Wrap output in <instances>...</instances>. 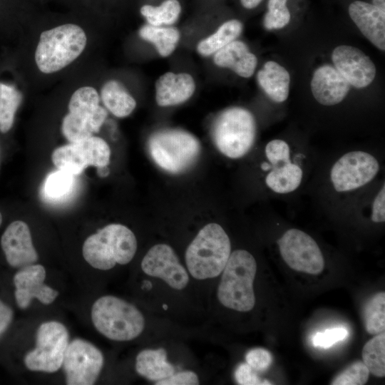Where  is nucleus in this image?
Listing matches in <instances>:
<instances>
[{
  "label": "nucleus",
  "instance_id": "nucleus-30",
  "mask_svg": "<svg viewBox=\"0 0 385 385\" xmlns=\"http://www.w3.org/2000/svg\"><path fill=\"white\" fill-rule=\"evenodd\" d=\"M21 94L14 86L0 83V131L8 132L14 123Z\"/></svg>",
  "mask_w": 385,
  "mask_h": 385
},
{
  "label": "nucleus",
  "instance_id": "nucleus-43",
  "mask_svg": "<svg viewBox=\"0 0 385 385\" xmlns=\"http://www.w3.org/2000/svg\"><path fill=\"white\" fill-rule=\"evenodd\" d=\"M373 5L382 11H385V0H372Z\"/></svg>",
  "mask_w": 385,
  "mask_h": 385
},
{
  "label": "nucleus",
  "instance_id": "nucleus-34",
  "mask_svg": "<svg viewBox=\"0 0 385 385\" xmlns=\"http://www.w3.org/2000/svg\"><path fill=\"white\" fill-rule=\"evenodd\" d=\"M369 371L363 361H357L346 367L332 381V385H362L366 383Z\"/></svg>",
  "mask_w": 385,
  "mask_h": 385
},
{
  "label": "nucleus",
  "instance_id": "nucleus-46",
  "mask_svg": "<svg viewBox=\"0 0 385 385\" xmlns=\"http://www.w3.org/2000/svg\"><path fill=\"white\" fill-rule=\"evenodd\" d=\"M163 309H164L165 310H166V309H168V307H167L166 304H163Z\"/></svg>",
  "mask_w": 385,
  "mask_h": 385
},
{
  "label": "nucleus",
  "instance_id": "nucleus-22",
  "mask_svg": "<svg viewBox=\"0 0 385 385\" xmlns=\"http://www.w3.org/2000/svg\"><path fill=\"white\" fill-rule=\"evenodd\" d=\"M258 83L267 96L276 103H282L289 96L290 76L285 68L275 61L266 62L257 75Z\"/></svg>",
  "mask_w": 385,
  "mask_h": 385
},
{
  "label": "nucleus",
  "instance_id": "nucleus-17",
  "mask_svg": "<svg viewBox=\"0 0 385 385\" xmlns=\"http://www.w3.org/2000/svg\"><path fill=\"white\" fill-rule=\"evenodd\" d=\"M1 245L8 263L12 267L21 268L38 260L30 230L23 221H14L6 227L1 236Z\"/></svg>",
  "mask_w": 385,
  "mask_h": 385
},
{
  "label": "nucleus",
  "instance_id": "nucleus-23",
  "mask_svg": "<svg viewBox=\"0 0 385 385\" xmlns=\"http://www.w3.org/2000/svg\"><path fill=\"white\" fill-rule=\"evenodd\" d=\"M135 369L140 376L154 381L165 379L175 373L163 348L141 351L136 356Z\"/></svg>",
  "mask_w": 385,
  "mask_h": 385
},
{
  "label": "nucleus",
  "instance_id": "nucleus-29",
  "mask_svg": "<svg viewBox=\"0 0 385 385\" xmlns=\"http://www.w3.org/2000/svg\"><path fill=\"white\" fill-rule=\"evenodd\" d=\"M363 362L373 375H385V334H376L365 344L362 349Z\"/></svg>",
  "mask_w": 385,
  "mask_h": 385
},
{
  "label": "nucleus",
  "instance_id": "nucleus-38",
  "mask_svg": "<svg viewBox=\"0 0 385 385\" xmlns=\"http://www.w3.org/2000/svg\"><path fill=\"white\" fill-rule=\"evenodd\" d=\"M235 378L237 384L241 385H264L272 384L269 381L262 380L248 364L238 365L235 371Z\"/></svg>",
  "mask_w": 385,
  "mask_h": 385
},
{
  "label": "nucleus",
  "instance_id": "nucleus-39",
  "mask_svg": "<svg viewBox=\"0 0 385 385\" xmlns=\"http://www.w3.org/2000/svg\"><path fill=\"white\" fill-rule=\"evenodd\" d=\"M199 379L195 373L190 371L178 372L171 376L156 381L157 385H196Z\"/></svg>",
  "mask_w": 385,
  "mask_h": 385
},
{
  "label": "nucleus",
  "instance_id": "nucleus-8",
  "mask_svg": "<svg viewBox=\"0 0 385 385\" xmlns=\"http://www.w3.org/2000/svg\"><path fill=\"white\" fill-rule=\"evenodd\" d=\"M69 113L64 117L62 132L71 143L84 140L98 133L107 117L99 106L97 91L90 86L76 90L68 103Z\"/></svg>",
  "mask_w": 385,
  "mask_h": 385
},
{
  "label": "nucleus",
  "instance_id": "nucleus-35",
  "mask_svg": "<svg viewBox=\"0 0 385 385\" xmlns=\"http://www.w3.org/2000/svg\"><path fill=\"white\" fill-rule=\"evenodd\" d=\"M289 146L282 140H272L265 148V155L272 167L290 162Z\"/></svg>",
  "mask_w": 385,
  "mask_h": 385
},
{
  "label": "nucleus",
  "instance_id": "nucleus-33",
  "mask_svg": "<svg viewBox=\"0 0 385 385\" xmlns=\"http://www.w3.org/2000/svg\"><path fill=\"white\" fill-rule=\"evenodd\" d=\"M287 0H268L267 11L263 20L265 29H279L289 23L291 14L287 6Z\"/></svg>",
  "mask_w": 385,
  "mask_h": 385
},
{
  "label": "nucleus",
  "instance_id": "nucleus-3",
  "mask_svg": "<svg viewBox=\"0 0 385 385\" xmlns=\"http://www.w3.org/2000/svg\"><path fill=\"white\" fill-rule=\"evenodd\" d=\"M136 250L133 232L125 225L111 224L89 236L83 243L82 252L91 266L108 270L116 264L130 262Z\"/></svg>",
  "mask_w": 385,
  "mask_h": 385
},
{
  "label": "nucleus",
  "instance_id": "nucleus-13",
  "mask_svg": "<svg viewBox=\"0 0 385 385\" xmlns=\"http://www.w3.org/2000/svg\"><path fill=\"white\" fill-rule=\"evenodd\" d=\"M379 169V163L372 155L352 151L344 154L333 165L331 180L337 191H350L372 180Z\"/></svg>",
  "mask_w": 385,
  "mask_h": 385
},
{
  "label": "nucleus",
  "instance_id": "nucleus-31",
  "mask_svg": "<svg viewBox=\"0 0 385 385\" xmlns=\"http://www.w3.org/2000/svg\"><path fill=\"white\" fill-rule=\"evenodd\" d=\"M365 328L370 334L376 335L385 329V293L374 295L364 309Z\"/></svg>",
  "mask_w": 385,
  "mask_h": 385
},
{
  "label": "nucleus",
  "instance_id": "nucleus-20",
  "mask_svg": "<svg viewBox=\"0 0 385 385\" xmlns=\"http://www.w3.org/2000/svg\"><path fill=\"white\" fill-rule=\"evenodd\" d=\"M195 89V83L190 74L168 72L156 81V102L160 106L178 105L189 99Z\"/></svg>",
  "mask_w": 385,
  "mask_h": 385
},
{
  "label": "nucleus",
  "instance_id": "nucleus-11",
  "mask_svg": "<svg viewBox=\"0 0 385 385\" xmlns=\"http://www.w3.org/2000/svg\"><path fill=\"white\" fill-rule=\"evenodd\" d=\"M280 254L287 265L296 271L318 274L324 267L322 252L306 232L290 229L277 241Z\"/></svg>",
  "mask_w": 385,
  "mask_h": 385
},
{
  "label": "nucleus",
  "instance_id": "nucleus-14",
  "mask_svg": "<svg viewBox=\"0 0 385 385\" xmlns=\"http://www.w3.org/2000/svg\"><path fill=\"white\" fill-rule=\"evenodd\" d=\"M141 268L146 274L163 279L175 289H184L189 282L185 268L173 248L166 244L153 246L143 257Z\"/></svg>",
  "mask_w": 385,
  "mask_h": 385
},
{
  "label": "nucleus",
  "instance_id": "nucleus-36",
  "mask_svg": "<svg viewBox=\"0 0 385 385\" xmlns=\"http://www.w3.org/2000/svg\"><path fill=\"white\" fill-rule=\"evenodd\" d=\"M349 332L344 327H336L316 333L312 338V344L316 347L327 349L338 342L344 340Z\"/></svg>",
  "mask_w": 385,
  "mask_h": 385
},
{
  "label": "nucleus",
  "instance_id": "nucleus-37",
  "mask_svg": "<svg viewBox=\"0 0 385 385\" xmlns=\"http://www.w3.org/2000/svg\"><path fill=\"white\" fill-rule=\"evenodd\" d=\"M245 359L253 369L259 371L267 370L272 362V356L270 351L265 349L257 348L250 350Z\"/></svg>",
  "mask_w": 385,
  "mask_h": 385
},
{
  "label": "nucleus",
  "instance_id": "nucleus-25",
  "mask_svg": "<svg viewBox=\"0 0 385 385\" xmlns=\"http://www.w3.org/2000/svg\"><path fill=\"white\" fill-rule=\"evenodd\" d=\"M265 182L267 185L277 193H288L295 190L301 183L302 170L291 161L272 167Z\"/></svg>",
  "mask_w": 385,
  "mask_h": 385
},
{
  "label": "nucleus",
  "instance_id": "nucleus-2",
  "mask_svg": "<svg viewBox=\"0 0 385 385\" xmlns=\"http://www.w3.org/2000/svg\"><path fill=\"white\" fill-rule=\"evenodd\" d=\"M256 271V261L249 252L237 250L230 253L217 289L220 302L238 312L252 309L255 304L253 282Z\"/></svg>",
  "mask_w": 385,
  "mask_h": 385
},
{
  "label": "nucleus",
  "instance_id": "nucleus-1",
  "mask_svg": "<svg viewBox=\"0 0 385 385\" xmlns=\"http://www.w3.org/2000/svg\"><path fill=\"white\" fill-rule=\"evenodd\" d=\"M228 235L217 223L204 226L185 252L190 274L197 279L214 278L222 272L230 255Z\"/></svg>",
  "mask_w": 385,
  "mask_h": 385
},
{
  "label": "nucleus",
  "instance_id": "nucleus-47",
  "mask_svg": "<svg viewBox=\"0 0 385 385\" xmlns=\"http://www.w3.org/2000/svg\"><path fill=\"white\" fill-rule=\"evenodd\" d=\"M1 222H2V216H1V214L0 212V225L1 224Z\"/></svg>",
  "mask_w": 385,
  "mask_h": 385
},
{
  "label": "nucleus",
  "instance_id": "nucleus-40",
  "mask_svg": "<svg viewBox=\"0 0 385 385\" xmlns=\"http://www.w3.org/2000/svg\"><path fill=\"white\" fill-rule=\"evenodd\" d=\"M385 188L384 185L375 197L372 205L371 220L374 222L385 220Z\"/></svg>",
  "mask_w": 385,
  "mask_h": 385
},
{
  "label": "nucleus",
  "instance_id": "nucleus-21",
  "mask_svg": "<svg viewBox=\"0 0 385 385\" xmlns=\"http://www.w3.org/2000/svg\"><path fill=\"white\" fill-rule=\"evenodd\" d=\"M214 63L219 67L228 68L241 77L249 78L255 71L257 59L241 41L235 40L217 51Z\"/></svg>",
  "mask_w": 385,
  "mask_h": 385
},
{
  "label": "nucleus",
  "instance_id": "nucleus-42",
  "mask_svg": "<svg viewBox=\"0 0 385 385\" xmlns=\"http://www.w3.org/2000/svg\"><path fill=\"white\" fill-rule=\"evenodd\" d=\"M243 7L247 9H252L257 7L262 0H240Z\"/></svg>",
  "mask_w": 385,
  "mask_h": 385
},
{
  "label": "nucleus",
  "instance_id": "nucleus-44",
  "mask_svg": "<svg viewBox=\"0 0 385 385\" xmlns=\"http://www.w3.org/2000/svg\"><path fill=\"white\" fill-rule=\"evenodd\" d=\"M98 173L100 176H106L108 174L109 170L106 168V166L100 167V168H98Z\"/></svg>",
  "mask_w": 385,
  "mask_h": 385
},
{
  "label": "nucleus",
  "instance_id": "nucleus-45",
  "mask_svg": "<svg viewBox=\"0 0 385 385\" xmlns=\"http://www.w3.org/2000/svg\"><path fill=\"white\" fill-rule=\"evenodd\" d=\"M143 288L145 287L147 289H150L152 287V284L149 281H144Z\"/></svg>",
  "mask_w": 385,
  "mask_h": 385
},
{
  "label": "nucleus",
  "instance_id": "nucleus-41",
  "mask_svg": "<svg viewBox=\"0 0 385 385\" xmlns=\"http://www.w3.org/2000/svg\"><path fill=\"white\" fill-rule=\"evenodd\" d=\"M13 317V312L10 307L0 300V335L4 332Z\"/></svg>",
  "mask_w": 385,
  "mask_h": 385
},
{
  "label": "nucleus",
  "instance_id": "nucleus-24",
  "mask_svg": "<svg viewBox=\"0 0 385 385\" xmlns=\"http://www.w3.org/2000/svg\"><path fill=\"white\" fill-rule=\"evenodd\" d=\"M101 97L106 108L116 117L128 116L136 106L135 99L116 81H109L103 85Z\"/></svg>",
  "mask_w": 385,
  "mask_h": 385
},
{
  "label": "nucleus",
  "instance_id": "nucleus-5",
  "mask_svg": "<svg viewBox=\"0 0 385 385\" xmlns=\"http://www.w3.org/2000/svg\"><path fill=\"white\" fill-rule=\"evenodd\" d=\"M91 318L104 337L124 342L138 337L145 327L142 313L132 304L114 296H103L93 304Z\"/></svg>",
  "mask_w": 385,
  "mask_h": 385
},
{
  "label": "nucleus",
  "instance_id": "nucleus-12",
  "mask_svg": "<svg viewBox=\"0 0 385 385\" xmlns=\"http://www.w3.org/2000/svg\"><path fill=\"white\" fill-rule=\"evenodd\" d=\"M101 351L91 343L76 339L68 343L63 368L68 385H91L98 379L103 365Z\"/></svg>",
  "mask_w": 385,
  "mask_h": 385
},
{
  "label": "nucleus",
  "instance_id": "nucleus-9",
  "mask_svg": "<svg viewBox=\"0 0 385 385\" xmlns=\"http://www.w3.org/2000/svg\"><path fill=\"white\" fill-rule=\"evenodd\" d=\"M68 338V332L61 323H43L37 331L36 348L24 358L26 366L31 371H58L62 366Z\"/></svg>",
  "mask_w": 385,
  "mask_h": 385
},
{
  "label": "nucleus",
  "instance_id": "nucleus-18",
  "mask_svg": "<svg viewBox=\"0 0 385 385\" xmlns=\"http://www.w3.org/2000/svg\"><path fill=\"white\" fill-rule=\"evenodd\" d=\"M350 18L362 34L376 47L385 50V11L371 3L356 0L348 7Z\"/></svg>",
  "mask_w": 385,
  "mask_h": 385
},
{
  "label": "nucleus",
  "instance_id": "nucleus-15",
  "mask_svg": "<svg viewBox=\"0 0 385 385\" xmlns=\"http://www.w3.org/2000/svg\"><path fill=\"white\" fill-rule=\"evenodd\" d=\"M334 68L356 88L368 86L374 81L376 69L371 58L359 48L341 45L332 51Z\"/></svg>",
  "mask_w": 385,
  "mask_h": 385
},
{
  "label": "nucleus",
  "instance_id": "nucleus-28",
  "mask_svg": "<svg viewBox=\"0 0 385 385\" xmlns=\"http://www.w3.org/2000/svg\"><path fill=\"white\" fill-rule=\"evenodd\" d=\"M181 6L178 0H165L160 6L144 5L140 13L148 24L156 26H170L179 18Z\"/></svg>",
  "mask_w": 385,
  "mask_h": 385
},
{
  "label": "nucleus",
  "instance_id": "nucleus-6",
  "mask_svg": "<svg viewBox=\"0 0 385 385\" xmlns=\"http://www.w3.org/2000/svg\"><path fill=\"white\" fill-rule=\"evenodd\" d=\"M256 136V121L248 110L232 107L221 112L212 126V138L225 156L239 158L251 149Z\"/></svg>",
  "mask_w": 385,
  "mask_h": 385
},
{
  "label": "nucleus",
  "instance_id": "nucleus-32",
  "mask_svg": "<svg viewBox=\"0 0 385 385\" xmlns=\"http://www.w3.org/2000/svg\"><path fill=\"white\" fill-rule=\"evenodd\" d=\"M74 175L58 170L46 178L43 188L44 197L49 200L58 201L66 198L74 184Z\"/></svg>",
  "mask_w": 385,
  "mask_h": 385
},
{
  "label": "nucleus",
  "instance_id": "nucleus-19",
  "mask_svg": "<svg viewBox=\"0 0 385 385\" xmlns=\"http://www.w3.org/2000/svg\"><path fill=\"white\" fill-rule=\"evenodd\" d=\"M350 84L332 66H322L313 73L311 91L314 98L322 105L339 103L348 94Z\"/></svg>",
  "mask_w": 385,
  "mask_h": 385
},
{
  "label": "nucleus",
  "instance_id": "nucleus-26",
  "mask_svg": "<svg viewBox=\"0 0 385 385\" xmlns=\"http://www.w3.org/2000/svg\"><path fill=\"white\" fill-rule=\"evenodd\" d=\"M242 31V23L237 19L225 21L217 30L199 42L197 50L200 54L208 56L235 41Z\"/></svg>",
  "mask_w": 385,
  "mask_h": 385
},
{
  "label": "nucleus",
  "instance_id": "nucleus-16",
  "mask_svg": "<svg viewBox=\"0 0 385 385\" xmlns=\"http://www.w3.org/2000/svg\"><path fill=\"white\" fill-rule=\"evenodd\" d=\"M45 278V268L35 264L21 267L15 274V298L20 308H27L34 298L45 304L56 299L58 292L43 283Z\"/></svg>",
  "mask_w": 385,
  "mask_h": 385
},
{
  "label": "nucleus",
  "instance_id": "nucleus-4",
  "mask_svg": "<svg viewBox=\"0 0 385 385\" xmlns=\"http://www.w3.org/2000/svg\"><path fill=\"white\" fill-rule=\"evenodd\" d=\"M86 41L84 31L76 24H64L42 32L35 52L38 69L44 73L62 69L80 56Z\"/></svg>",
  "mask_w": 385,
  "mask_h": 385
},
{
  "label": "nucleus",
  "instance_id": "nucleus-7",
  "mask_svg": "<svg viewBox=\"0 0 385 385\" xmlns=\"http://www.w3.org/2000/svg\"><path fill=\"white\" fill-rule=\"evenodd\" d=\"M148 150L160 168L177 174L185 171L196 161L200 145L197 139L187 131L165 129L151 135Z\"/></svg>",
  "mask_w": 385,
  "mask_h": 385
},
{
  "label": "nucleus",
  "instance_id": "nucleus-10",
  "mask_svg": "<svg viewBox=\"0 0 385 385\" xmlns=\"http://www.w3.org/2000/svg\"><path fill=\"white\" fill-rule=\"evenodd\" d=\"M110 156L108 143L101 138L91 136L56 148L51 158L58 170L77 175L91 165L107 166Z\"/></svg>",
  "mask_w": 385,
  "mask_h": 385
},
{
  "label": "nucleus",
  "instance_id": "nucleus-27",
  "mask_svg": "<svg viewBox=\"0 0 385 385\" xmlns=\"http://www.w3.org/2000/svg\"><path fill=\"white\" fill-rule=\"evenodd\" d=\"M139 35L143 39L152 43L163 57L173 52L180 39V32L176 28L150 24L142 26Z\"/></svg>",
  "mask_w": 385,
  "mask_h": 385
}]
</instances>
